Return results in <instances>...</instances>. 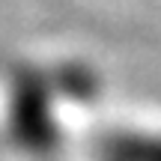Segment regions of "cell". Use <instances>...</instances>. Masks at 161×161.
Returning a JSON list of instances; mask_svg holds the SVG:
<instances>
[{
  "label": "cell",
  "instance_id": "obj_1",
  "mask_svg": "<svg viewBox=\"0 0 161 161\" xmlns=\"http://www.w3.org/2000/svg\"><path fill=\"white\" fill-rule=\"evenodd\" d=\"M9 134L33 152H45L60 140L63 116L96 98L98 78L84 63H21L3 78Z\"/></svg>",
  "mask_w": 161,
  "mask_h": 161
},
{
  "label": "cell",
  "instance_id": "obj_2",
  "mask_svg": "<svg viewBox=\"0 0 161 161\" xmlns=\"http://www.w3.org/2000/svg\"><path fill=\"white\" fill-rule=\"evenodd\" d=\"M108 161H161V134H140L125 131L114 134L104 143Z\"/></svg>",
  "mask_w": 161,
  "mask_h": 161
}]
</instances>
